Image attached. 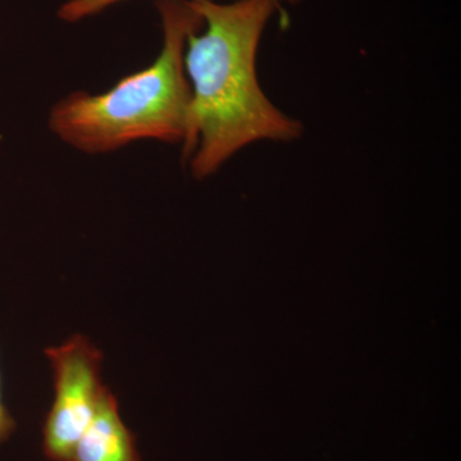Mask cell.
<instances>
[{
  "label": "cell",
  "mask_w": 461,
  "mask_h": 461,
  "mask_svg": "<svg viewBox=\"0 0 461 461\" xmlns=\"http://www.w3.org/2000/svg\"><path fill=\"white\" fill-rule=\"evenodd\" d=\"M156 8L163 45L151 65L124 76L104 93L72 91L54 103L48 126L63 144L87 156L144 140L185 144L191 102L185 47L204 21L190 0H156Z\"/></svg>",
  "instance_id": "2"
},
{
  "label": "cell",
  "mask_w": 461,
  "mask_h": 461,
  "mask_svg": "<svg viewBox=\"0 0 461 461\" xmlns=\"http://www.w3.org/2000/svg\"><path fill=\"white\" fill-rule=\"evenodd\" d=\"M123 0H67L58 9L57 16L60 21L67 23H80L96 14H102L105 9L111 8L112 5H118ZM278 5L281 3H288V5H295L300 0H273Z\"/></svg>",
  "instance_id": "5"
},
{
  "label": "cell",
  "mask_w": 461,
  "mask_h": 461,
  "mask_svg": "<svg viewBox=\"0 0 461 461\" xmlns=\"http://www.w3.org/2000/svg\"><path fill=\"white\" fill-rule=\"evenodd\" d=\"M45 355L53 371L54 400L42 429V451L50 461H69L107 390L100 377L103 354L89 339L76 335Z\"/></svg>",
  "instance_id": "3"
},
{
  "label": "cell",
  "mask_w": 461,
  "mask_h": 461,
  "mask_svg": "<svg viewBox=\"0 0 461 461\" xmlns=\"http://www.w3.org/2000/svg\"><path fill=\"white\" fill-rule=\"evenodd\" d=\"M69 461H140L135 435L124 424L117 397L108 387Z\"/></svg>",
  "instance_id": "4"
},
{
  "label": "cell",
  "mask_w": 461,
  "mask_h": 461,
  "mask_svg": "<svg viewBox=\"0 0 461 461\" xmlns=\"http://www.w3.org/2000/svg\"><path fill=\"white\" fill-rule=\"evenodd\" d=\"M14 430H16V420L3 402L2 375H0V444L7 441L9 437L14 435Z\"/></svg>",
  "instance_id": "6"
},
{
  "label": "cell",
  "mask_w": 461,
  "mask_h": 461,
  "mask_svg": "<svg viewBox=\"0 0 461 461\" xmlns=\"http://www.w3.org/2000/svg\"><path fill=\"white\" fill-rule=\"evenodd\" d=\"M190 3L204 25L190 35L185 47L191 102L182 158L190 175L202 181L249 145L262 140L291 142L304 129L267 98L258 80V50L277 3Z\"/></svg>",
  "instance_id": "1"
}]
</instances>
